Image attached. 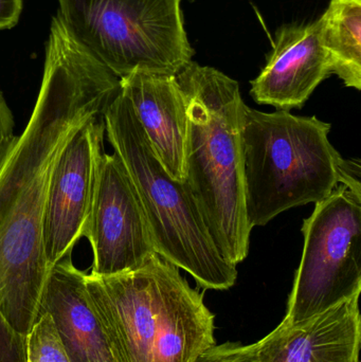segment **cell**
<instances>
[{"mask_svg":"<svg viewBox=\"0 0 361 362\" xmlns=\"http://www.w3.org/2000/svg\"><path fill=\"white\" fill-rule=\"evenodd\" d=\"M86 238L95 276L138 269L157 253L137 192L116 153L104 154Z\"/></svg>","mask_w":361,"mask_h":362,"instance_id":"ba28073f","label":"cell"},{"mask_svg":"<svg viewBox=\"0 0 361 362\" xmlns=\"http://www.w3.org/2000/svg\"><path fill=\"white\" fill-rule=\"evenodd\" d=\"M301 231L302 257L282 321L288 327L360 295L361 194L339 185L316 202Z\"/></svg>","mask_w":361,"mask_h":362,"instance_id":"52a82bcc","label":"cell"},{"mask_svg":"<svg viewBox=\"0 0 361 362\" xmlns=\"http://www.w3.org/2000/svg\"><path fill=\"white\" fill-rule=\"evenodd\" d=\"M86 287L117 362H194L216 344L203 293L157 253L131 272L86 274Z\"/></svg>","mask_w":361,"mask_h":362,"instance_id":"3957f363","label":"cell"},{"mask_svg":"<svg viewBox=\"0 0 361 362\" xmlns=\"http://www.w3.org/2000/svg\"><path fill=\"white\" fill-rule=\"evenodd\" d=\"M194 362H260L256 344L243 346L235 342H226L206 350Z\"/></svg>","mask_w":361,"mask_h":362,"instance_id":"2e32d148","label":"cell"},{"mask_svg":"<svg viewBox=\"0 0 361 362\" xmlns=\"http://www.w3.org/2000/svg\"><path fill=\"white\" fill-rule=\"evenodd\" d=\"M120 78L50 28L44 76L27 127L0 169V362H27V337L40 318L52 268L44 251L51 178L74 134L104 116Z\"/></svg>","mask_w":361,"mask_h":362,"instance_id":"6da1fadb","label":"cell"},{"mask_svg":"<svg viewBox=\"0 0 361 362\" xmlns=\"http://www.w3.org/2000/svg\"><path fill=\"white\" fill-rule=\"evenodd\" d=\"M48 313L70 362H117L107 334L86 287V274L71 255L51 269L42 293L40 316Z\"/></svg>","mask_w":361,"mask_h":362,"instance_id":"4fadbf2b","label":"cell"},{"mask_svg":"<svg viewBox=\"0 0 361 362\" xmlns=\"http://www.w3.org/2000/svg\"><path fill=\"white\" fill-rule=\"evenodd\" d=\"M104 116L81 127L64 148L51 178L44 218V251L51 268L88 233L104 154Z\"/></svg>","mask_w":361,"mask_h":362,"instance_id":"9c48e42d","label":"cell"},{"mask_svg":"<svg viewBox=\"0 0 361 362\" xmlns=\"http://www.w3.org/2000/svg\"><path fill=\"white\" fill-rule=\"evenodd\" d=\"M360 295L256 342L260 362H360Z\"/></svg>","mask_w":361,"mask_h":362,"instance_id":"8fae6325","label":"cell"},{"mask_svg":"<svg viewBox=\"0 0 361 362\" xmlns=\"http://www.w3.org/2000/svg\"><path fill=\"white\" fill-rule=\"evenodd\" d=\"M332 74L320 37L319 23L284 25L250 95L259 104L279 110L303 107L320 83Z\"/></svg>","mask_w":361,"mask_h":362,"instance_id":"30bf717a","label":"cell"},{"mask_svg":"<svg viewBox=\"0 0 361 362\" xmlns=\"http://www.w3.org/2000/svg\"><path fill=\"white\" fill-rule=\"evenodd\" d=\"M27 362H70L48 313L40 315L28 335Z\"/></svg>","mask_w":361,"mask_h":362,"instance_id":"9a60e30c","label":"cell"},{"mask_svg":"<svg viewBox=\"0 0 361 362\" xmlns=\"http://www.w3.org/2000/svg\"><path fill=\"white\" fill-rule=\"evenodd\" d=\"M317 21L332 74L345 86L360 90L361 0H331Z\"/></svg>","mask_w":361,"mask_h":362,"instance_id":"5bb4252c","label":"cell"},{"mask_svg":"<svg viewBox=\"0 0 361 362\" xmlns=\"http://www.w3.org/2000/svg\"><path fill=\"white\" fill-rule=\"evenodd\" d=\"M330 123L288 110L246 108L242 131L245 208L251 229L284 211L318 202L341 185L361 194L360 163L329 140Z\"/></svg>","mask_w":361,"mask_h":362,"instance_id":"277c9868","label":"cell"},{"mask_svg":"<svg viewBox=\"0 0 361 362\" xmlns=\"http://www.w3.org/2000/svg\"><path fill=\"white\" fill-rule=\"evenodd\" d=\"M16 138L12 112L0 91V169L12 150Z\"/></svg>","mask_w":361,"mask_h":362,"instance_id":"e0dca14e","label":"cell"},{"mask_svg":"<svg viewBox=\"0 0 361 362\" xmlns=\"http://www.w3.org/2000/svg\"><path fill=\"white\" fill-rule=\"evenodd\" d=\"M104 129L137 192L157 255L190 274L201 288H231L237 266L216 248L188 183L167 173L121 89L104 114Z\"/></svg>","mask_w":361,"mask_h":362,"instance_id":"5b68a950","label":"cell"},{"mask_svg":"<svg viewBox=\"0 0 361 362\" xmlns=\"http://www.w3.org/2000/svg\"><path fill=\"white\" fill-rule=\"evenodd\" d=\"M182 0H59L72 40L119 78L135 71L176 76L192 61Z\"/></svg>","mask_w":361,"mask_h":362,"instance_id":"8992f818","label":"cell"},{"mask_svg":"<svg viewBox=\"0 0 361 362\" xmlns=\"http://www.w3.org/2000/svg\"><path fill=\"white\" fill-rule=\"evenodd\" d=\"M23 0H0V30L11 29L18 23Z\"/></svg>","mask_w":361,"mask_h":362,"instance_id":"ac0fdd59","label":"cell"},{"mask_svg":"<svg viewBox=\"0 0 361 362\" xmlns=\"http://www.w3.org/2000/svg\"><path fill=\"white\" fill-rule=\"evenodd\" d=\"M188 117L186 181L210 235L232 265L249 252L245 208L243 131L247 105L239 83L191 61L177 74Z\"/></svg>","mask_w":361,"mask_h":362,"instance_id":"7a4b0ae2","label":"cell"},{"mask_svg":"<svg viewBox=\"0 0 361 362\" xmlns=\"http://www.w3.org/2000/svg\"><path fill=\"white\" fill-rule=\"evenodd\" d=\"M120 85L167 173L186 181L188 117L176 76L135 71Z\"/></svg>","mask_w":361,"mask_h":362,"instance_id":"7c38bea8","label":"cell"}]
</instances>
